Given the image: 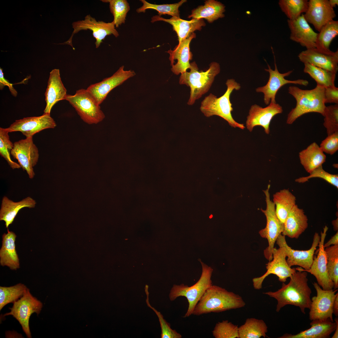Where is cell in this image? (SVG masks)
Instances as JSON below:
<instances>
[{
	"instance_id": "8",
	"label": "cell",
	"mask_w": 338,
	"mask_h": 338,
	"mask_svg": "<svg viewBox=\"0 0 338 338\" xmlns=\"http://www.w3.org/2000/svg\"><path fill=\"white\" fill-rule=\"evenodd\" d=\"M270 185L269 184L267 189L263 191L265 196L266 207L265 210L261 209V210L266 217V224L265 228L259 232L260 236L268 240V246L264 250V254L269 261L272 259L274 244L279 236L282 234L284 226V224L278 218L275 213L274 204L270 200Z\"/></svg>"
},
{
	"instance_id": "4",
	"label": "cell",
	"mask_w": 338,
	"mask_h": 338,
	"mask_svg": "<svg viewBox=\"0 0 338 338\" xmlns=\"http://www.w3.org/2000/svg\"><path fill=\"white\" fill-rule=\"evenodd\" d=\"M190 65V71L181 74L179 83L190 88V96L187 104L192 105L209 90L215 77L220 73V68L219 64L215 62H212L205 71H199L195 61Z\"/></svg>"
},
{
	"instance_id": "24",
	"label": "cell",
	"mask_w": 338,
	"mask_h": 338,
	"mask_svg": "<svg viewBox=\"0 0 338 338\" xmlns=\"http://www.w3.org/2000/svg\"><path fill=\"white\" fill-rule=\"evenodd\" d=\"M158 21H163L171 24L173 30L176 33L180 44L182 40L187 38L196 30H201L205 23L203 19L192 18L187 21L180 18L172 17L166 19L159 15H155L151 18V22L153 23Z\"/></svg>"
},
{
	"instance_id": "9",
	"label": "cell",
	"mask_w": 338,
	"mask_h": 338,
	"mask_svg": "<svg viewBox=\"0 0 338 338\" xmlns=\"http://www.w3.org/2000/svg\"><path fill=\"white\" fill-rule=\"evenodd\" d=\"M43 304L30 293L28 288L23 296L13 303L10 311L3 315V317L12 315L17 320L28 338L32 337L29 321L31 315L36 313L38 315L43 307Z\"/></svg>"
},
{
	"instance_id": "17",
	"label": "cell",
	"mask_w": 338,
	"mask_h": 338,
	"mask_svg": "<svg viewBox=\"0 0 338 338\" xmlns=\"http://www.w3.org/2000/svg\"><path fill=\"white\" fill-rule=\"evenodd\" d=\"M135 74L134 71L125 70L124 66H122L111 76L100 82L91 84L86 89L98 104L100 105L112 90Z\"/></svg>"
},
{
	"instance_id": "45",
	"label": "cell",
	"mask_w": 338,
	"mask_h": 338,
	"mask_svg": "<svg viewBox=\"0 0 338 338\" xmlns=\"http://www.w3.org/2000/svg\"><path fill=\"white\" fill-rule=\"evenodd\" d=\"M307 177H302L295 180V181L299 183H303L307 182L312 178L318 177L324 179L327 182L338 188V175L330 173L324 170L322 165L316 168L309 173Z\"/></svg>"
},
{
	"instance_id": "23",
	"label": "cell",
	"mask_w": 338,
	"mask_h": 338,
	"mask_svg": "<svg viewBox=\"0 0 338 338\" xmlns=\"http://www.w3.org/2000/svg\"><path fill=\"white\" fill-rule=\"evenodd\" d=\"M196 37L194 33L189 37L182 40L180 44L175 46L174 49H169L166 52L169 54V59L171 65H172L175 60L177 63L172 65L171 70L176 75L182 74L186 72L187 69L190 67L189 61L192 58V54L190 51V44L192 39Z\"/></svg>"
},
{
	"instance_id": "7",
	"label": "cell",
	"mask_w": 338,
	"mask_h": 338,
	"mask_svg": "<svg viewBox=\"0 0 338 338\" xmlns=\"http://www.w3.org/2000/svg\"><path fill=\"white\" fill-rule=\"evenodd\" d=\"M65 100L75 109L82 120L88 124H97L105 118L100 105L86 89H79L74 95H67Z\"/></svg>"
},
{
	"instance_id": "27",
	"label": "cell",
	"mask_w": 338,
	"mask_h": 338,
	"mask_svg": "<svg viewBox=\"0 0 338 338\" xmlns=\"http://www.w3.org/2000/svg\"><path fill=\"white\" fill-rule=\"evenodd\" d=\"M311 327L296 334L286 333L279 338H328L335 330L336 323L329 319L314 320L310 324Z\"/></svg>"
},
{
	"instance_id": "12",
	"label": "cell",
	"mask_w": 338,
	"mask_h": 338,
	"mask_svg": "<svg viewBox=\"0 0 338 338\" xmlns=\"http://www.w3.org/2000/svg\"><path fill=\"white\" fill-rule=\"evenodd\" d=\"M317 295L311 299V304L309 317L311 321L314 320H325L329 319L334 321L333 318V306L338 293V289H323L317 283H313Z\"/></svg>"
},
{
	"instance_id": "50",
	"label": "cell",
	"mask_w": 338,
	"mask_h": 338,
	"mask_svg": "<svg viewBox=\"0 0 338 338\" xmlns=\"http://www.w3.org/2000/svg\"><path fill=\"white\" fill-rule=\"evenodd\" d=\"M333 314L336 316H338V294L335 297L333 306Z\"/></svg>"
},
{
	"instance_id": "49",
	"label": "cell",
	"mask_w": 338,
	"mask_h": 338,
	"mask_svg": "<svg viewBox=\"0 0 338 338\" xmlns=\"http://www.w3.org/2000/svg\"><path fill=\"white\" fill-rule=\"evenodd\" d=\"M338 245V231L331 238L325 243L324 244V247L325 248L331 245Z\"/></svg>"
},
{
	"instance_id": "42",
	"label": "cell",
	"mask_w": 338,
	"mask_h": 338,
	"mask_svg": "<svg viewBox=\"0 0 338 338\" xmlns=\"http://www.w3.org/2000/svg\"><path fill=\"white\" fill-rule=\"evenodd\" d=\"M238 327L227 320L217 323L212 331L215 338H239Z\"/></svg>"
},
{
	"instance_id": "13",
	"label": "cell",
	"mask_w": 338,
	"mask_h": 338,
	"mask_svg": "<svg viewBox=\"0 0 338 338\" xmlns=\"http://www.w3.org/2000/svg\"><path fill=\"white\" fill-rule=\"evenodd\" d=\"M271 48L274 55L275 69L273 70L267 63L268 68L264 69L269 73L268 81L264 86L259 87L256 89V92H262L264 94V100L266 105H269L270 102H276L275 97L278 91L280 88L285 84H293L306 86L309 84L308 81L305 79H300L295 80H289L286 79L285 77L289 75L293 71H289L284 73L279 72L276 64L273 49L272 47Z\"/></svg>"
},
{
	"instance_id": "5",
	"label": "cell",
	"mask_w": 338,
	"mask_h": 338,
	"mask_svg": "<svg viewBox=\"0 0 338 338\" xmlns=\"http://www.w3.org/2000/svg\"><path fill=\"white\" fill-rule=\"evenodd\" d=\"M226 84L227 90L222 96L217 98L212 94H210L202 101L200 110L206 117L214 115L219 116L226 120L231 127L243 130L245 128L244 124L236 122L232 116L231 112L233 109L230 100L233 90H239L241 86L233 79H228Z\"/></svg>"
},
{
	"instance_id": "15",
	"label": "cell",
	"mask_w": 338,
	"mask_h": 338,
	"mask_svg": "<svg viewBox=\"0 0 338 338\" xmlns=\"http://www.w3.org/2000/svg\"><path fill=\"white\" fill-rule=\"evenodd\" d=\"M320 236L317 233L314 234L313 241L310 248L308 250H300L292 248L287 244L285 236L280 234L276 241V243L279 247H283L285 250L286 261L290 267L298 266L304 270L309 269L312 263L315 252L319 244Z\"/></svg>"
},
{
	"instance_id": "2",
	"label": "cell",
	"mask_w": 338,
	"mask_h": 338,
	"mask_svg": "<svg viewBox=\"0 0 338 338\" xmlns=\"http://www.w3.org/2000/svg\"><path fill=\"white\" fill-rule=\"evenodd\" d=\"M246 304L238 294L212 285L208 288L195 306L192 314L199 315L218 313L244 307Z\"/></svg>"
},
{
	"instance_id": "43",
	"label": "cell",
	"mask_w": 338,
	"mask_h": 338,
	"mask_svg": "<svg viewBox=\"0 0 338 338\" xmlns=\"http://www.w3.org/2000/svg\"><path fill=\"white\" fill-rule=\"evenodd\" d=\"M323 116L327 135L338 132V104L326 106Z\"/></svg>"
},
{
	"instance_id": "34",
	"label": "cell",
	"mask_w": 338,
	"mask_h": 338,
	"mask_svg": "<svg viewBox=\"0 0 338 338\" xmlns=\"http://www.w3.org/2000/svg\"><path fill=\"white\" fill-rule=\"evenodd\" d=\"M317 33L315 45L316 49L329 52L330 44L338 34V21L332 20L324 25Z\"/></svg>"
},
{
	"instance_id": "40",
	"label": "cell",
	"mask_w": 338,
	"mask_h": 338,
	"mask_svg": "<svg viewBox=\"0 0 338 338\" xmlns=\"http://www.w3.org/2000/svg\"><path fill=\"white\" fill-rule=\"evenodd\" d=\"M329 277L334 283V289L338 288V245L325 248Z\"/></svg>"
},
{
	"instance_id": "1",
	"label": "cell",
	"mask_w": 338,
	"mask_h": 338,
	"mask_svg": "<svg viewBox=\"0 0 338 338\" xmlns=\"http://www.w3.org/2000/svg\"><path fill=\"white\" fill-rule=\"evenodd\" d=\"M295 268L296 271L289 278L288 283L283 282L281 288L276 291L263 293L277 300V312L289 305L299 307L304 314L305 309L310 308L312 291L308 284L307 272Z\"/></svg>"
},
{
	"instance_id": "32",
	"label": "cell",
	"mask_w": 338,
	"mask_h": 338,
	"mask_svg": "<svg viewBox=\"0 0 338 338\" xmlns=\"http://www.w3.org/2000/svg\"><path fill=\"white\" fill-rule=\"evenodd\" d=\"M296 198L288 189H283L273 196L276 215L281 223H284L288 214L296 205Z\"/></svg>"
},
{
	"instance_id": "28",
	"label": "cell",
	"mask_w": 338,
	"mask_h": 338,
	"mask_svg": "<svg viewBox=\"0 0 338 338\" xmlns=\"http://www.w3.org/2000/svg\"><path fill=\"white\" fill-rule=\"evenodd\" d=\"M17 236L14 233L8 230L7 233L2 235V245L0 250V264L12 270L20 268L18 255L16 249L15 241Z\"/></svg>"
},
{
	"instance_id": "41",
	"label": "cell",
	"mask_w": 338,
	"mask_h": 338,
	"mask_svg": "<svg viewBox=\"0 0 338 338\" xmlns=\"http://www.w3.org/2000/svg\"><path fill=\"white\" fill-rule=\"evenodd\" d=\"M9 133L6 128H0V154L12 168H20L21 167L19 164L13 161L11 158L10 153L13 144L10 140Z\"/></svg>"
},
{
	"instance_id": "48",
	"label": "cell",
	"mask_w": 338,
	"mask_h": 338,
	"mask_svg": "<svg viewBox=\"0 0 338 338\" xmlns=\"http://www.w3.org/2000/svg\"><path fill=\"white\" fill-rule=\"evenodd\" d=\"M13 84L10 83L5 79L3 69L0 68V88L2 90L5 86H8L12 94L15 97L17 96V92L13 87Z\"/></svg>"
},
{
	"instance_id": "35",
	"label": "cell",
	"mask_w": 338,
	"mask_h": 338,
	"mask_svg": "<svg viewBox=\"0 0 338 338\" xmlns=\"http://www.w3.org/2000/svg\"><path fill=\"white\" fill-rule=\"evenodd\" d=\"M304 64V72L314 79L317 85L325 88L335 86L336 74L308 63Z\"/></svg>"
},
{
	"instance_id": "37",
	"label": "cell",
	"mask_w": 338,
	"mask_h": 338,
	"mask_svg": "<svg viewBox=\"0 0 338 338\" xmlns=\"http://www.w3.org/2000/svg\"><path fill=\"white\" fill-rule=\"evenodd\" d=\"M28 288L18 283L9 287L0 286V310L7 305L13 303L22 297Z\"/></svg>"
},
{
	"instance_id": "16",
	"label": "cell",
	"mask_w": 338,
	"mask_h": 338,
	"mask_svg": "<svg viewBox=\"0 0 338 338\" xmlns=\"http://www.w3.org/2000/svg\"><path fill=\"white\" fill-rule=\"evenodd\" d=\"M325 226L323 232L320 233V240L317 256H314L313 260L310 269L304 270L301 267L296 268L301 271L309 272L316 278L317 284L324 290H329L334 288V283L330 278L327 269L326 253L324 247V241L328 230Z\"/></svg>"
},
{
	"instance_id": "3",
	"label": "cell",
	"mask_w": 338,
	"mask_h": 338,
	"mask_svg": "<svg viewBox=\"0 0 338 338\" xmlns=\"http://www.w3.org/2000/svg\"><path fill=\"white\" fill-rule=\"evenodd\" d=\"M325 88L316 84L314 89L304 90L294 86L288 88L289 93L295 99L296 105L288 115L286 123L293 124L305 114L316 112L323 116L326 107L324 100Z\"/></svg>"
},
{
	"instance_id": "38",
	"label": "cell",
	"mask_w": 338,
	"mask_h": 338,
	"mask_svg": "<svg viewBox=\"0 0 338 338\" xmlns=\"http://www.w3.org/2000/svg\"><path fill=\"white\" fill-rule=\"evenodd\" d=\"M140 1L143 5L136 10L138 13H145L147 9H152L158 12L159 16L167 14L172 17L177 18H180L179 7L187 1L186 0H182L177 3L159 5L151 3L145 0Z\"/></svg>"
},
{
	"instance_id": "33",
	"label": "cell",
	"mask_w": 338,
	"mask_h": 338,
	"mask_svg": "<svg viewBox=\"0 0 338 338\" xmlns=\"http://www.w3.org/2000/svg\"><path fill=\"white\" fill-rule=\"evenodd\" d=\"M267 331L268 327L263 320L252 318L246 319L238 327L239 338H265Z\"/></svg>"
},
{
	"instance_id": "53",
	"label": "cell",
	"mask_w": 338,
	"mask_h": 338,
	"mask_svg": "<svg viewBox=\"0 0 338 338\" xmlns=\"http://www.w3.org/2000/svg\"><path fill=\"white\" fill-rule=\"evenodd\" d=\"M335 231H338V218L332 222Z\"/></svg>"
},
{
	"instance_id": "51",
	"label": "cell",
	"mask_w": 338,
	"mask_h": 338,
	"mask_svg": "<svg viewBox=\"0 0 338 338\" xmlns=\"http://www.w3.org/2000/svg\"><path fill=\"white\" fill-rule=\"evenodd\" d=\"M335 321L336 322V325L335 330V333L332 336V338H338V319L337 317L335 319Z\"/></svg>"
},
{
	"instance_id": "26",
	"label": "cell",
	"mask_w": 338,
	"mask_h": 338,
	"mask_svg": "<svg viewBox=\"0 0 338 338\" xmlns=\"http://www.w3.org/2000/svg\"><path fill=\"white\" fill-rule=\"evenodd\" d=\"M308 220L303 210L295 205L284 223L282 234L291 238L297 239L307 228Z\"/></svg>"
},
{
	"instance_id": "47",
	"label": "cell",
	"mask_w": 338,
	"mask_h": 338,
	"mask_svg": "<svg viewBox=\"0 0 338 338\" xmlns=\"http://www.w3.org/2000/svg\"><path fill=\"white\" fill-rule=\"evenodd\" d=\"M324 100L325 104H338V88L334 86L325 88Z\"/></svg>"
},
{
	"instance_id": "6",
	"label": "cell",
	"mask_w": 338,
	"mask_h": 338,
	"mask_svg": "<svg viewBox=\"0 0 338 338\" xmlns=\"http://www.w3.org/2000/svg\"><path fill=\"white\" fill-rule=\"evenodd\" d=\"M202 267L201 275L199 280L193 285L188 286L184 284H174L169 294L170 300L177 297H185L188 303L187 310L183 316L186 318L192 314L194 308L207 289L212 285L211 277L213 269L200 261Z\"/></svg>"
},
{
	"instance_id": "30",
	"label": "cell",
	"mask_w": 338,
	"mask_h": 338,
	"mask_svg": "<svg viewBox=\"0 0 338 338\" xmlns=\"http://www.w3.org/2000/svg\"><path fill=\"white\" fill-rule=\"evenodd\" d=\"M204 5L199 6L193 9L188 18L206 19L209 23H212L219 18L224 17L223 13L225 11V6L221 3L214 0H208L204 2Z\"/></svg>"
},
{
	"instance_id": "21",
	"label": "cell",
	"mask_w": 338,
	"mask_h": 338,
	"mask_svg": "<svg viewBox=\"0 0 338 338\" xmlns=\"http://www.w3.org/2000/svg\"><path fill=\"white\" fill-rule=\"evenodd\" d=\"M298 57L304 63H308L336 74L338 71V50L326 52L316 48L306 49L301 52Z\"/></svg>"
},
{
	"instance_id": "25",
	"label": "cell",
	"mask_w": 338,
	"mask_h": 338,
	"mask_svg": "<svg viewBox=\"0 0 338 338\" xmlns=\"http://www.w3.org/2000/svg\"><path fill=\"white\" fill-rule=\"evenodd\" d=\"M67 95V90L61 80L59 70L53 69L50 73L45 94L46 105L44 113L50 114L53 106L59 101L65 100Z\"/></svg>"
},
{
	"instance_id": "20",
	"label": "cell",
	"mask_w": 338,
	"mask_h": 338,
	"mask_svg": "<svg viewBox=\"0 0 338 338\" xmlns=\"http://www.w3.org/2000/svg\"><path fill=\"white\" fill-rule=\"evenodd\" d=\"M304 16L308 23L320 32L324 25L333 20L336 14L328 0H310Z\"/></svg>"
},
{
	"instance_id": "46",
	"label": "cell",
	"mask_w": 338,
	"mask_h": 338,
	"mask_svg": "<svg viewBox=\"0 0 338 338\" xmlns=\"http://www.w3.org/2000/svg\"><path fill=\"white\" fill-rule=\"evenodd\" d=\"M319 146L323 152L330 155L334 154L338 150V132L328 135Z\"/></svg>"
},
{
	"instance_id": "36",
	"label": "cell",
	"mask_w": 338,
	"mask_h": 338,
	"mask_svg": "<svg viewBox=\"0 0 338 338\" xmlns=\"http://www.w3.org/2000/svg\"><path fill=\"white\" fill-rule=\"evenodd\" d=\"M307 0H280L279 5L282 11L290 20H295L306 12Z\"/></svg>"
},
{
	"instance_id": "22",
	"label": "cell",
	"mask_w": 338,
	"mask_h": 338,
	"mask_svg": "<svg viewBox=\"0 0 338 338\" xmlns=\"http://www.w3.org/2000/svg\"><path fill=\"white\" fill-rule=\"evenodd\" d=\"M290 30V39L299 43L307 49L315 48L317 33L310 27L305 19L304 14L293 20L288 19Z\"/></svg>"
},
{
	"instance_id": "18",
	"label": "cell",
	"mask_w": 338,
	"mask_h": 338,
	"mask_svg": "<svg viewBox=\"0 0 338 338\" xmlns=\"http://www.w3.org/2000/svg\"><path fill=\"white\" fill-rule=\"evenodd\" d=\"M56 124L50 114H44L39 116L24 118L17 120L6 129L9 132L20 131L26 138L47 129L54 128Z\"/></svg>"
},
{
	"instance_id": "29",
	"label": "cell",
	"mask_w": 338,
	"mask_h": 338,
	"mask_svg": "<svg viewBox=\"0 0 338 338\" xmlns=\"http://www.w3.org/2000/svg\"><path fill=\"white\" fill-rule=\"evenodd\" d=\"M36 204L35 201L30 197H26L19 202H14L5 196L2 201L0 210V220L4 221L6 228H8L21 209L24 207L34 208Z\"/></svg>"
},
{
	"instance_id": "11",
	"label": "cell",
	"mask_w": 338,
	"mask_h": 338,
	"mask_svg": "<svg viewBox=\"0 0 338 338\" xmlns=\"http://www.w3.org/2000/svg\"><path fill=\"white\" fill-rule=\"evenodd\" d=\"M272 255V259L266 264V272L262 276L253 279L254 289H261L264 279L270 274L275 275L279 281L284 283L296 271L295 268H292L288 264L285 251L283 247H279L278 248H274Z\"/></svg>"
},
{
	"instance_id": "10",
	"label": "cell",
	"mask_w": 338,
	"mask_h": 338,
	"mask_svg": "<svg viewBox=\"0 0 338 338\" xmlns=\"http://www.w3.org/2000/svg\"><path fill=\"white\" fill-rule=\"evenodd\" d=\"M72 25L74 30L70 37L67 41L58 44L69 45L73 49H74L72 43L73 36L81 30L89 29L92 31L93 37L96 40L95 44L96 48L99 47L107 36L113 34L115 37L119 36L113 21L110 23L97 21L90 14L87 15L84 20L73 22Z\"/></svg>"
},
{
	"instance_id": "39",
	"label": "cell",
	"mask_w": 338,
	"mask_h": 338,
	"mask_svg": "<svg viewBox=\"0 0 338 338\" xmlns=\"http://www.w3.org/2000/svg\"><path fill=\"white\" fill-rule=\"evenodd\" d=\"M104 3H108L111 13L114 17L115 27H118L125 22L127 14L130 10L129 4L126 0H102Z\"/></svg>"
},
{
	"instance_id": "31",
	"label": "cell",
	"mask_w": 338,
	"mask_h": 338,
	"mask_svg": "<svg viewBox=\"0 0 338 338\" xmlns=\"http://www.w3.org/2000/svg\"><path fill=\"white\" fill-rule=\"evenodd\" d=\"M300 162L305 170L309 173L322 165L326 160V156L315 142L309 146L299 153Z\"/></svg>"
},
{
	"instance_id": "44",
	"label": "cell",
	"mask_w": 338,
	"mask_h": 338,
	"mask_svg": "<svg viewBox=\"0 0 338 338\" xmlns=\"http://www.w3.org/2000/svg\"><path fill=\"white\" fill-rule=\"evenodd\" d=\"M145 292L146 295V302L147 306L152 309L156 313L159 319L161 329V338H181L182 335L175 330H172L170 327V325L164 319L163 316L160 312L152 307L149 301L148 286L146 285L145 288Z\"/></svg>"
},
{
	"instance_id": "14",
	"label": "cell",
	"mask_w": 338,
	"mask_h": 338,
	"mask_svg": "<svg viewBox=\"0 0 338 338\" xmlns=\"http://www.w3.org/2000/svg\"><path fill=\"white\" fill-rule=\"evenodd\" d=\"M10 154L17 160L21 167L26 171L29 177L33 178L35 175L33 167L37 164L39 155L38 149L33 143V137L15 142Z\"/></svg>"
},
{
	"instance_id": "52",
	"label": "cell",
	"mask_w": 338,
	"mask_h": 338,
	"mask_svg": "<svg viewBox=\"0 0 338 338\" xmlns=\"http://www.w3.org/2000/svg\"><path fill=\"white\" fill-rule=\"evenodd\" d=\"M329 2L331 7L333 8L338 5V0H329Z\"/></svg>"
},
{
	"instance_id": "19",
	"label": "cell",
	"mask_w": 338,
	"mask_h": 338,
	"mask_svg": "<svg viewBox=\"0 0 338 338\" xmlns=\"http://www.w3.org/2000/svg\"><path fill=\"white\" fill-rule=\"evenodd\" d=\"M282 107L276 102H270L269 105L263 108L259 105H252L247 117L246 126L250 132L257 126H260L264 129L265 133L270 132L269 125L273 118L276 115L282 113Z\"/></svg>"
}]
</instances>
